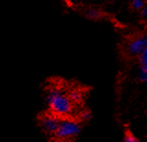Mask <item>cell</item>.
Returning <instances> with one entry per match:
<instances>
[{
	"label": "cell",
	"mask_w": 147,
	"mask_h": 142,
	"mask_svg": "<svg viewBox=\"0 0 147 142\" xmlns=\"http://www.w3.org/2000/svg\"><path fill=\"white\" fill-rule=\"evenodd\" d=\"M48 102L53 112L57 116H67L72 111L71 100L57 89L51 90Z\"/></svg>",
	"instance_id": "obj_1"
},
{
	"label": "cell",
	"mask_w": 147,
	"mask_h": 142,
	"mask_svg": "<svg viewBox=\"0 0 147 142\" xmlns=\"http://www.w3.org/2000/svg\"><path fill=\"white\" fill-rule=\"evenodd\" d=\"M80 132V126L75 121L64 120L59 123L57 130L55 131V137L59 139H70L76 137Z\"/></svg>",
	"instance_id": "obj_2"
},
{
	"label": "cell",
	"mask_w": 147,
	"mask_h": 142,
	"mask_svg": "<svg viewBox=\"0 0 147 142\" xmlns=\"http://www.w3.org/2000/svg\"><path fill=\"white\" fill-rule=\"evenodd\" d=\"M147 46V39L145 36L138 38L129 44V52H130L133 56H139V54L146 49Z\"/></svg>",
	"instance_id": "obj_3"
},
{
	"label": "cell",
	"mask_w": 147,
	"mask_h": 142,
	"mask_svg": "<svg viewBox=\"0 0 147 142\" xmlns=\"http://www.w3.org/2000/svg\"><path fill=\"white\" fill-rule=\"evenodd\" d=\"M59 119L54 116H45L41 119V126L48 133H55L59 126Z\"/></svg>",
	"instance_id": "obj_4"
},
{
	"label": "cell",
	"mask_w": 147,
	"mask_h": 142,
	"mask_svg": "<svg viewBox=\"0 0 147 142\" xmlns=\"http://www.w3.org/2000/svg\"><path fill=\"white\" fill-rule=\"evenodd\" d=\"M146 79H147V66H141L140 73H139V80L142 82H145Z\"/></svg>",
	"instance_id": "obj_5"
},
{
	"label": "cell",
	"mask_w": 147,
	"mask_h": 142,
	"mask_svg": "<svg viewBox=\"0 0 147 142\" xmlns=\"http://www.w3.org/2000/svg\"><path fill=\"white\" fill-rule=\"evenodd\" d=\"M139 59L141 66H147V49H144L139 54Z\"/></svg>",
	"instance_id": "obj_6"
},
{
	"label": "cell",
	"mask_w": 147,
	"mask_h": 142,
	"mask_svg": "<svg viewBox=\"0 0 147 142\" xmlns=\"http://www.w3.org/2000/svg\"><path fill=\"white\" fill-rule=\"evenodd\" d=\"M70 98L72 101H75V102L81 101V99H82L81 92H79V91H77V90H74L73 92H71V94H70Z\"/></svg>",
	"instance_id": "obj_7"
},
{
	"label": "cell",
	"mask_w": 147,
	"mask_h": 142,
	"mask_svg": "<svg viewBox=\"0 0 147 142\" xmlns=\"http://www.w3.org/2000/svg\"><path fill=\"white\" fill-rule=\"evenodd\" d=\"M132 6L136 10H142L144 6V0H132Z\"/></svg>",
	"instance_id": "obj_8"
},
{
	"label": "cell",
	"mask_w": 147,
	"mask_h": 142,
	"mask_svg": "<svg viewBox=\"0 0 147 142\" xmlns=\"http://www.w3.org/2000/svg\"><path fill=\"white\" fill-rule=\"evenodd\" d=\"M125 141L126 142H136L137 139L132 135H127L125 137Z\"/></svg>",
	"instance_id": "obj_9"
},
{
	"label": "cell",
	"mask_w": 147,
	"mask_h": 142,
	"mask_svg": "<svg viewBox=\"0 0 147 142\" xmlns=\"http://www.w3.org/2000/svg\"><path fill=\"white\" fill-rule=\"evenodd\" d=\"M90 117H91V113L89 112H84L82 113V118L84 120H89Z\"/></svg>",
	"instance_id": "obj_10"
},
{
	"label": "cell",
	"mask_w": 147,
	"mask_h": 142,
	"mask_svg": "<svg viewBox=\"0 0 147 142\" xmlns=\"http://www.w3.org/2000/svg\"><path fill=\"white\" fill-rule=\"evenodd\" d=\"M88 17H90V18H96V16H98V14H96V12H95V11H93V10H90V11H88Z\"/></svg>",
	"instance_id": "obj_11"
},
{
	"label": "cell",
	"mask_w": 147,
	"mask_h": 142,
	"mask_svg": "<svg viewBox=\"0 0 147 142\" xmlns=\"http://www.w3.org/2000/svg\"><path fill=\"white\" fill-rule=\"evenodd\" d=\"M146 13H147V10H146V8H144V7H142V16L144 17V18H145V17H146Z\"/></svg>",
	"instance_id": "obj_12"
}]
</instances>
